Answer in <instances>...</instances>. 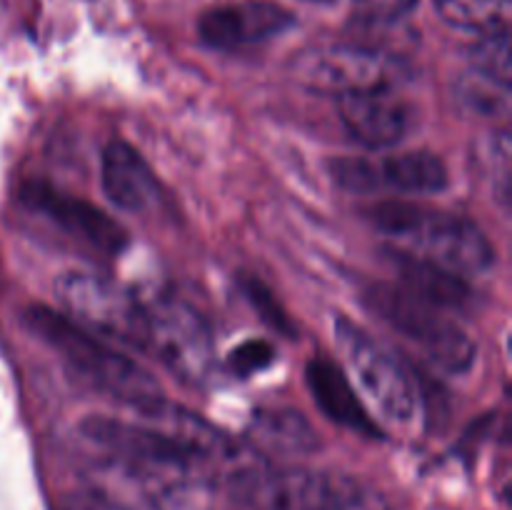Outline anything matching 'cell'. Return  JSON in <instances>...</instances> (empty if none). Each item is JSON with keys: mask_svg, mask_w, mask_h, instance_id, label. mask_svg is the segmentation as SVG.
I'll return each instance as SVG.
<instances>
[{"mask_svg": "<svg viewBox=\"0 0 512 510\" xmlns=\"http://www.w3.org/2000/svg\"><path fill=\"white\" fill-rule=\"evenodd\" d=\"M133 418L90 415L83 435L123 458L138 475H223L233 478L245 465L240 448L188 408L165 398L135 405Z\"/></svg>", "mask_w": 512, "mask_h": 510, "instance_id": "obj_1", "label": "cell"}, {"mask_svg": "<svg viewBox=\"0 0 512 510\" xmlns=\"http://www.w3.org/2000/svg\"><path fill=\"white\" fill-rule=\"evenodd\" d=\"M368 218L400 255L440 265L458 275L483 273L495 263V248L488 235L463 215L385 200L368 208Z\"/></svg>", "mask_w": 512, "mask_h": 510, "instance_id": "obj_2", "label": "cell"}, {"mask_svg": "<svg viewBox=\"0 0 512 510\" xmlns=\"http://www.w3.org/2000/svg\"><path fill=\"white\" fill-rule=\"evenodd\" d=\"M23 323L35 338L53 348L70 373L83 380L88 388L110 395L128 408L163 398L160 383L138 360L118 353L105 340L75 320L65 318L58 310L48 305H30L23 313Z\"/></svg>", "mask_w": 512, "mask_h": 510, "instance_id": "obj_3", "label": "cell"}, {"mask_svg": "<svg viewBox=\"0 0 512 510\" xmlns=\"http://www.w3.org/2000/svg\"><path fill=\"white\" fill-rule=\"evenodd\" d=\"M365 303L383 323L418 345L438 368L465 373L475 363V343L443 308L410 293L403 285L373 283L365 290Z\"/></svg>", "mask_w": 512, "mask_h": 510, "instance_id": "obj_4", "label": "cell"}, {"mask_svg": "<svg viewBox=\"0 0 512 510\" xmlns=\"http://www.w3.org/2000/svg\"><path fill=\"white\" fill-rule=\"evenodd\" d=\"M230 490L255 510H353L365 490L355 478L315 468L245 465L228 480Z\"/></svg>", "mask_w": 512, "mask_h": 510, "instance_id": "obj_5", "label": "cell"}, {"mask_svg": "<svg viewBox=\"0 0 512 510\" xmlns=\"http://www.w3.org/2000/svg\"><path fill=\"white\" fill-rule=\"evenodd\" d=\"M290 73L305 90L343 98L365 90H395L405 80V65L383 50L340 43L303 50L290 65Z\"/></svg>", "mask_w": 512, "mask_h": 510, "instance_id": "obj_6", "label": "cell"}, {"mask_svg": "<svg viewBox=\"0 0 512 510\" xmlns=\"http://www.w3.org/2000/svg\"><path fill=\"white\" fill-rule=\"evenodd\" d=\"M333 330L345 365L375 408L395 423H410L418 413V390L405 365L373 335L343 315L335 318Z\"/></svg>", "mask_w": 512, "mask_h": 510, "instance_id": "obj_7", "label": "cell"}, {"mask_svg": "<svg viewBox=\"0 0 512 510\" xmlns=\"http://www.w3.org/2000/svg\"><path fill=\"white\" fill-rule=\"evenodd\" d=\"M58 300L83 328L130 348L145 350L148 343L145 300L123 285L95 273H68L58 280Z\"/></svg>", "mask_w": 512, "mask_h": 510, "instance_id": "obj_8", "label": "cell"}, {"mask_svg": "<svg viewBox=\"0 0 512 510\" xmlns=\"http://www.w3.org/2000/svg\"><path fill=\"white\" fill-rule=\"evenodd\" d=\"M145 313H148L145 350L185 383H203L213 368V333L203 315L175 295L148 298Z\"/></svg>", "mask_w": 512, "mask_h": 510, "instance_id": "obj_9", "label": "cell"}, {"mask_svg": "<svg viewBox=\"0 0 512 510\" xmlns=\"http://www.w3.org/2000/svg\"><path fill=\"white\" fill-rule=\"evenodd\" d=\"M20 200L35 213H43L60 230L100 253L115 255L128 245V233L118 220L110 218L90 200L63 193L45 180H28L20 188Z\"/></svg>", "mask_w": 512, "mask_h": 510, "instance_id": "obj_10", "label": "cell"}, {"mask_svg": "<svg viewBox=\"0 0 512 510\" xmlns=\"http://www.w3.org/2000/svg\"><path fill=\"white\" fill-rule=\"evenodd\" d=\"M295 25V15L273 0H240L208 8L198 20L205 45L220 50L258 45Z\"/></svg>", "mask_w": 512, "mask_h": 510, "instance_id": "obj_11", "label": "cell"}, {"mask_svg": "<svg viewBox=\"0 0 512 510\" xmlns=\"http://www.w3.org/2000/svg\"><path fill=\"white\" fill-rule=\"evenodd\" d=\"M338 103L343 125L365 148H393L408 133L410 110L393 88L343 95Z\"/></svg>", "mask_w": 512, "mask_h": 510, "instance_id": "obj_12", "label": "cell"}, {"mask_svg": "<svg viewBox=\"0 0 512 510\" xmlns=\"http://www.w3.org/2000/svg\"><path fill=\"white\" fill-rule=\"evenodd\" d=\"M100 178H103V190L110 203L125 213H140V210L153 208L160 195L158 180H155L150 165L133 145L123 143V140L108 143L103 153Z\"/></svg>", "mask_w": 512, "mask_h": 510, "instance_id": "obj_13", "label": "cell"}, {"mask_svg": "<svg viewBox=\"0 0 512 510\" xmlns=\"http://www.w3.org/2000/svg\"><path fill=\"white\" fill-rule=\"evenodd\" d=\"M305 380H308V388L318 408L330 420H335L343 428L360 430L365 435H378L373 418L365 410L363 400L355 395L353 385H350L348 375L340 365L325 358L310 360L308 368H305Z\"/></svg>", "mask_w": 512, "mask_h": 510, "instance_id": "obj_14", "label": "cell"}, {"mask_svg": "<svg viewBox=\"0 0 512 510\" xmlns=\"http://www.w3.org/2000/svg\"><path fill=\"white\" fill-rule=\"evenodd\" d=\"M248 438L253 448L265 455H308L320 448L318 430L293 408L255 410Z\"/></svg>", "mask_w": 512, "mask_h": 510, "instance_id": "obj_15", "label": "cell"}, {"mask_svg": "<svg viewBox=\"0 0 512 510\" xmlns=\"http://www.w3.org/2000/svg\"><path fill=\"white\" fill-rule=\"evenodd\" d=\"M380 190L390 188L398 193L433 195L448 188L450 175L443 160L430 150H408V153L388 155L375 163Z\"/></svg>", "mask_w": 512, "mask_h": 510, "instance_id": "obj_16", "label": "cell"}, {"mask_svg": "<svg viewBox=\"0 0 512 510\" xmlns=\"http://www.w3.org/2000/svg\"><path fill=\"white\" fill-rule=\"evenodd\" d=\"M398 268L403 288L420 295L428 303L438 305V308H460V305H465L470 300V285L465 280V275H458L453 270L440 268V265L425 263V260L400 253Z\"/></svg>", "mask_w": 512, "mask_h": 510, "instance_id": "obj_17", "label": "cell"}, {"mask_svg": "<svg viewBox=\"0 0 512 510\" xmlns=\"http://www.w3.org/2000/svg\"><path fill=\"white\" fill-rule=\"evenodd\" d=\"M438 15L450 28L488 35L508 30L510 0H435Z\"/></svg>", "mask_w": 512, "mask_h": 510, "instance_id": "obj_18", "label": "cell"}, {"mask_svg": "<svg viewBox=\"0 0 512 510\" xmlns=\"http://www.w3.org/2000/svg\"><path fill=\"white\" fill-rule=\"evenodd\" d=\"M455 98L468 113L503 118L510 113V85L468 68L455 83Z\"/></svg>", "mask_w": 512, "mask_h": 510, "instance_id": "obj_19", "label": "cell"}, {"mask_svg": "<svg viewBox=\"0 0 512 510\" xmlns=\"http://www.w3.org/2000/svg\"><path fill=\"white\" fill-rule=\"evenodd\" d=\"M470 68L478 73L488 75V78L500 80V83L510 85V33L500 30V33L480 35L478 43L470 48Z\"/></svg>", "mask_w": 512, "mask_h": 510, "instance_id": "obj_20", "label": "cell"}, {"mask_svg": "<svg viewBox=\"0 0 512 510\" xmlns=\"http://www.w3.org/2000/svg\"><path fill=\"white\" fill-rule=\"evenodd\" d=\"M330 175L348 193H375L380 190L375 160L370 158H335L330 163Z\"/></svg>", "mask_w": 512, "mask_h": 510, "instance_id": "obj_21", "label": "cell"}, {"mask_svg": "<svg viewBox=\"0 0 512 510\" xmlns=\"http://www.w3.org/2000/svg\"><path fill=\"white\" fill-rule=\"evenodd\" d=\"M245 295H248L250 305L258 310L260 318H263L270 328L278 330V333H283V335H288V338H293L295 328H293V323H290L288 315H285L283 305L275 300V295L270 293V290L265 288L258 278H245Z\"/></svg>", "mask_w": 512, "mask_h": 510, "instance_id": "obj_22", "label": "cell"}, {"mask_svg": "<svg viewBox=\"0 0 512 510\" xmlns=\"http://www.w3.org/2000/svg\"><path fill=\"white\" fill-rule=\"evenodd\" d=\"M275 353L270 348V343L265 340H245L238 348L230 353L228 365L233 368V373H238L240 378H248V375L260 373V370L268 368L273 363Z\"/></svg>", "mask_w": 512, "mask_h": 510, "instance_id": "obj_23", "label": "cell"}, {"mask_svg": "<svg viewBox=\"0 0 512 510\" xmlns=\"http://www.w3.org/2000/svg\"><path fill=\"white\" fill-rule=\"evenodd\" d=\"M353 5L368 23H395L413 13L418 0H353Z\"/></svg>", "mask_w": 512, "mask_h": 510, "instance_id": "obj_24", "label": "cell"}, {"mask_svg": "<svg viewBox=\"0 0 512 510\" xmlns=\"http://www.w3.org/2000/svg\"><path fill=\"white\" fill-rule=\"evenodd\" d=\"M320 3H325V0H320Z\"/></svg>", "mask_w": 512, "mask_h": 510, "instance_id": "obj_25", "label": "cell"}]
</instances>
